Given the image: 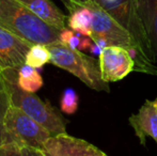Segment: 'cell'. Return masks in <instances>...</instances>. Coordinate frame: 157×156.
<instances>
[{"label": "cell", "mask_w": 157, "mask_h": 156, "mask_svg": "<svg viewBox=\"0 0 157 156\" xmlns=\"http://www.w3.org/2000/svg\"><path fill=\"white\" fill-rule=\"evenodd\" d=\"M0 26L32 45L60 42L61 30L42 21L18 0H0Z\"/></svg>", "instance_id": "1"}, {"label": "cell", "mask_w": 157, "mask_h": 156, "mask_svg": "<svg viewBox=\"0 0 157 156\" xmlns=\"http://www.w3.org/2000/svg\"><path fill=\"white\" fill-rule=\"evenodd\" d=\"M47 46L52 55V64L76 76L90 89L110 92L109 82L104 80L101 75L99 60L85 55L78 49H73L61 42Z\"/></svg>", "instance_id": "2"}, {"label": "cell", "mask_w": 157, "mask_h": 156, "mask_svg": "<svg viewBox=\"0 0 157 156\" xmlns=\"http://www.w3.org/2000/svg\"><path fill=\"white\" fill-rule=\"evenodd\" d=\"M2 72L8 82L13 106H16L40 123L52 134V136H58L66 133L65 121L52 105L42 101L34 93L26 92L18 87V70L10 69Z\"/></svg>", "instance_id": "3"}, {"label": "cell", "mask_w": 157, "mask_h": 156, "mask_svg": "<svg viewBox=\"0 0 157 156\" xmlns=\"http://www.w3.org/2000/svg\"><path fill=\"white\" fill-rule=\"evenodd\" d=\"M52 134L16 106H11L4 120V143L14 142L21 148L43 150Z\"/></svg>", "instance_id": "4"}, {"label": "cell", "mask_w": 157, "mask_h": 156, "mask_svg": "<svg viewBox=\"0 0 157 156\" xmlns=\"http://www.w3.org/2000/svg\"><path fill=\"white\" fill-rule=\"evenodd\" d=\"M120 25L130 32L144 49L149 58L155 62L154 55L137 9V0H94Z\"/></svg>", "instance_id": "5"}, {"label": "cell", "mask_w": 157, "mask_h": 156, "mask_svg": "<svg viewBox=\"0 0 157 156\" xmlns=\"http://www.w3.org/2000/svg\"><path fill=\"white\" fill-rule=\"evenodd\" d=\"M101 75L107 82L122 80L129 73L135 71L134 58L132 55L120 46H107L99 55Z\"/></svg>", "instance_id": "6"}, {"label": "cell", "mask_w": 157, "mask_h": 156, "mask_svg": "<svg viewBox=\"0 0 157 156\" xmlns=\"http://www.w3.org/2000/svg\"><path fill=\"white\" fill-rule=\"evenodd\" d=\"M42 151L44 156H109L90 142L66 133L50 137Z\"/></svg>", "instance_id": "7"}, {"label": "cell", "mask_w": 157, "mask_h": 156, "mask_svg": "<svg viewBox=\"0 0 157 156\" xmlns=\"http://www.w3.org/2000/svg\"><path fill=\"white\" fill-rule=\"evenodd\" d=\"M32 44L0 26V71L19 70Z\"/></svg>", "instance_id": "8"}, {"label": "cell", "mask_w": 157, "mask_h": 156, "mask_svg": "<svg viewBox=\"0 0 157 156\" xmlns=\"http://www.w3.org/2000/svg\"><path fill=\"white\" fill-rule=\"evenodd\" d=\"M128 122L142 146H145L147 137H151L157 144V109L153 101H145L138 113L130 116Z\"/></svg>", "instance_id": "9"}, {"label": "cell", "mask_w": 157, "mask_h": 156, "mask_svg": "<svg viewBox=\"0 0 157 156\" xmlns=\"http://www.w3.org/2000/svg\"><path fill=\"white\" fill-rule=\"evenodd\" d=\"M48 25L63 30L67 27V16L52 0H18Z\"/></svg>", "instance_id": "10"}, {"label": "cell", "mask_w": 157, "mask_h": 156, "mask_svg": "<svg viewBox=\"0 0 157 156\" xmlns=\"http://www.w3.org/2000/svg\"><path fill=\"white\" fill-rule=\"evenodd\" d=\"M137 9L150 45L157 58V0H137Z\"/></svg>", "instance_id": "11"}, {"label": "cell", "mask_w": 157, "mask_h": 156, "mask_svg": "<svg viewBox=\"0 0 157 156\" xmlns=\"http://www.w3.org/2000/svg\"><path fill=\"white\" fill-rule=\"evenodd\" d=\"M70 15L67 16V27L81 36L91 38L92 13L82 3H64Z\"/></svg>", "instance_id": "12"}, {"label": "cell", "mask_w": 157, "mask_h": 156, "mask_svg": "<svg viewBox=\"0 0 157 156\" xmlns=\"http://www.w3.org/2000/svg\"><path fill=\"white\" fill-rule=\"evenodd\" d=\"M17 83L21 89L29 93H35L39 89L43 87V78L39 73L37 69L28 64H24L18 70Z\"/></svg>", "instance_id": "13"}, {"label": "cell", "mask_w": 157, "mask_h": 156, "mask_svg": "<svg viewBox=\"0 0 157 156\" xmlns=\"http://www.w3.org/2000/svg\"><path fill=\"white\" fill-rule=\"evenodd\" d=\"M12 106L11 94L3 72L0 71V146L4 143V120Z\"/></svg>", "instance_id": "14"}, {"label": "cell", "mask_w": 157, "mask_h": 156, "mask_svg": "<svg viewBox=\"0 0 157 156\" xmlns=\"http://www.w3.org/2000/svg\"><path fill=\"white\" fill-rule=\"evenodd\" d=\"M50 59H52V55L47 45L34 44L31 46L26 56L25 64H28L35 69H40L50 62Z\"/></svg>", "instance_id": "15"}, {"label": "cell", "mask_w": 157, "mask_h": 156, "mask_svg": "<svg viewBox=\"0 0 157 156\" xmlns=\"http://www.w3.org/2000/svg\"><path fill=\"white\" fill-rule=\"evenodd\" d=\"M78 102L79 97L75 90L68 88V89L64 90L62 96H61L60 108L66 115H74L78 109Z\"/></svg>", "instance_id": "16"}, {"label": "cell", "mask_w": 157, "mask_h": 156, "mask_svg": "<svg viewBox=\"0 0 157 156\" xmlns=\"http://www.w3.org/2000/svg\"><path fill=\"white\" fill-rule=\"evenodd\" d=\"M0 156H24L23 149L14 142H6L0 146Z\"/></svg>", "instance_id": "17"}, {"label": "cell", "mask_w": 157, "mask_h": 156, "mask_svg": "<svg viewBox=\"0 0 157 156\" xmlns=\"http://www.w3.org/2000/svg\"><path fill=\"white\" fill-rule=\"evenodd\" d=\"M93 44V40L89 36H81V40H80V44H79V47H78V50L80 51H83V50H89L90 47L92 46Z\"/></svg>", "instance_id": "18"}, {"label": "cell", "mask_w": 157, "mask_h": 156, "mask_svg": "<svg viewBox=\"0 0 157 156\" xmlns=\"http://www.w3.org/2000/svg\"><path fill=\"white\" fill-rule=\"evenodd\" d=\"M23 149V155L24 156H44L43 151L36 150L32 148H21Z\"/></svg>", "instance_id": "19"}, {"label": "cell", "mask_w": 157, "mask_h": 156, "mask_svg": "<svg viewBox=\"0 0 157 156\" xmlns=\"http://www.w3.org/2000/svg\"><path fill=\"white\" fill-rule=\"evenodd\" d=\"M89 51L91 52L92 55H96V56H99V55L101 54V51H103V48L99 47L97 44H95L93 42V44H92V46L90 47Z\"/></svg>", "instance_id": "20"}, {"label": "cell", "mask_w": 157, "mask_h": 156, "mask_svg": "<svg viewBox=\"0 0 157 156\" xmlns=\"http://www.w3.org/2000/svg\"><path fill=\"white\" fill-rule=\"evenodd\" d=\"M63 3H82L87 0H61Z\"/></svg>", "instance_id": "21"}, {"label": "cell", "mask_w": 157, "mask_h": 156, "mask_svg": "<svg viewBox=\"0 0 157 156\" xmlns=\"http://www.w3.org/2000/svg\"><path fill=\"white\" fill-rule=\"evenodd\" d=\"M153 103H154V105H155V107H156V109H157V97L153 101Z\"/></svg>", "instance_id": "22"}]
</instances>
